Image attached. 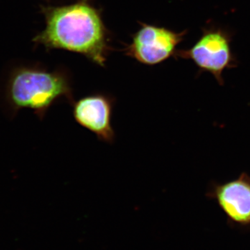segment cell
Masks as SVG:
<instances>
[{
	"mask_svg": "<svg viewBox=\"0 0 250 250\" xmlns=\"http://www.w3.org/2000/svg\"><path fill=\"white\" fill-rule=\"evenodd\" d=\"M184 35V32L178 34L164 28L143 24L128 47V54L143 63L155 65L172 55Z\"/></svg>",
	"mask_w": 250,
	"mask_h": 250,
	"instance_id": "3957f363",
	"label": "cell"
},
{
	"mask_svg": "<svg viewBox=\"0 0 250 250\" xmlns=\"http://www.w3.org/2000/svg\"><path fill=\"white\" fill-rule=\"evenodd\" d=\"M115 100L103 94H93L74 102L73 116L79 125L96 135L99 140L111 144L116 134L111 118Z\"/></svg>",
	"mask_w": 250,
	"mask_h": 250,
	"instance_id": "5b68a950",
	"label": "cell"
},
{
	"mask_svg": "<svg viewBox=\"0 0 250 250\" xmlns=\"http://www.w3.org/2000/svg\"><path fill=\"white\" fill-rule=\"evenodd\" d=\"M219 201L231 218L239 222L250 220V187L242 182H235L222 188Z\"/></svg>",
	"mask_w": 250,
	"mask_h": 250,
	"instance_id": "8992f818",
	"label": "cell"
},
{
	"mask_svg": "<svg viewBox=\"0 0 250 250\" xmlns=\"http://www.w3.org/2000/svg\"><path fill=\"white\" fill-rule=\"evenodd\" d=\"M46 28L34 41L48 48L84 54L104 65L106 55L104 29L98 11L85 2L44 8Z\"/></svg>",
	"mask_w": 250,
	"mask_h": 250,
	"instance_id": "6da1fadb",
	"label": "cell"
},
{
	"mask_svg": "<svg viewBox=\"0 0 250 250\" xmlns=\"http://www.w3.org/2000/svg\"><path fill=\"white\" fill-rule=\"evenodd\" d=\"M180 56L191 59L197 66L213 74L218 80H221L224 70L233 62L229 39L221 30L206 31L192 48L181 52Z\"/></svg>",
	"mask_w": 250,
	"mask_h": 250,
	"instance_id": "277c9868",
	"label": "cell"
},
{
	"mask_svg": "<svg viewBox=\"0 0 250 250\" xmlns=\"http://www.w3.org/2000/svg\"><path fill=\"white\" fill-rule=\"evenodd\" d=\"M65 98L74 103L71 87L65 75L34 68H20L10 76L4 93L6 113L14 118L24 108L34 111L42 121L57 100Z\"/></svg>",
	"mask_w": 250,
	"mask_h": 250,
	"instance_id": "7a4b0ae2",
	"label": "cell"
}]
</instances>
